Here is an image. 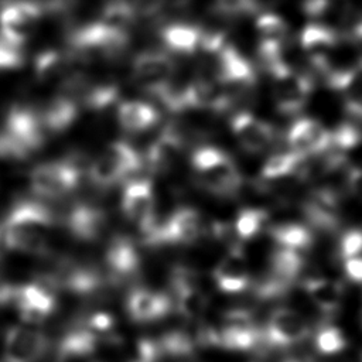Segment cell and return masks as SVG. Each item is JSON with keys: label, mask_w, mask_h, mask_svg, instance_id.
<instances>
[{"label": "cell", "mask_w": 362, "mask_h": 362, "mask_svg": "<svg viewBox=\"0 0 362 362\" xmlns=\"http://www.w3.org/2000/svg\"><path fill=\"white\" fill-rule=\"evenodd\" d=\"M187 109L223 112L230 106V93L223 83L212 78H199L185 85Z\"/></svg>", "instance_id": "5bb4252c"}, {"label": "cell", "mask_w": 362, "mask_h": 362, "mask_svg": "<svg viewBox=\"0 0 362 362\" xmlns=\"http://www.w3.org/2000/svg\"><path fill=\"white\" fill-rule=\"evenodd\" d=\"M361 322H362V311H361Z\"/></svg>", "instance_id": "f35d334b"}, {"label": "cell", "mask_w": 362, "mask_h": 362, "mask_svg": "<svg viewBox=\"0 0 362 362\" xmlns=\"http://www.w3.org/2000/svg\"><path fill=\"white\" fill-rule=\"evenodd\" d=\"M283 362H310L308 359H303V358H296V356H288L286 358Z\"/></svg>", "instance_id": "74e56055"}, {"label": "cell", "mask_w": 362, "mask_h": 362, "mask_svg": "<svg viewBox=\"0 0 362 362\" xmlns=\"http://www.w3.org/2000/svg\"><path fill=\"white\" fill-rule=\"evenodd\" d=\"M117 122L129 133H139L153 127L158 122V112L147 102L126 100L116 110Z\"/></svg>", "instance_id": "d6986e66"}, {"label": "cell", "mask_w": 362, "mask_h": 362, "mask_svg": "<svg viewBox=\"0 0 362 362\" xmlns=\"http://www.w3.org/2000/svg\"><path fill=\"white\" fill-rule=\"evenodd\" d=\"M184 139L173 129L163 130L148 146L147 164L157 173H167L174 168L184 154Z\"/></svg>", "instance_id": "e0dca14e"}, {"label": "cell", "mask_w": 362, "mask_h": 362, "mask_svg": "<svg viewBox=\"0 0 362 362\" xmlns=\"http://www.w3.org/2000/svg\"><path fill=\"white\" fill-rule=\"evenodd\" d=\"M344 270H345V274L348 276L349 280L356 281V283H362V256L345 259Z\"/></svg>", "instance_id": "e575fe53"}, {"label": "cell", "mask_w": 362, "mask_h": 362, "mask_svg": "<svg viewBox=\"0 0 362 362\" xmlns=\"http://www.w3.org/2000/svg\"><path fill=\"white\" fill-rule=\"evenodd\" d=\"M269 222V214L262 208H243L238 212L233 232L242 240H249L256 238L260 232L264 230V226Z\"/></svg>", "instance_id": "d4e9b609"}, {"label": "cell", "mask_w": 362, "mask_h": 362, "mask_svg": "<svg viewBox=\"0 0 362 362\" xmlns=\"http://www.w3.org/2000/svg\"><path fill=\"white\" fill-rule=\"evenodd\" d=\"M304 266L303 256L300 252L277 247V250L270 257V270L269 273L276 279L291 284Z\"/></svg>", "instance_id": "cb8c5ba5"}, {"label": "cell", "mask_w": 362, "mask_h": 362, "mask_svg": "<svg viewBox=\"0 0 362 362\" xmlns=\"http://www.w3.org/2000/svg\"><path fill=\"white\" fill-rule=\"evenodd\" d=\"M339 253L344 259L362 256V229H351L342 235Z\"/></svg>", "instance_id": "1f68e13d"}, {"label": "cell", "mask_w": 362, "mask_h": 362, "mask_svg": "<svg viewBox=\"0 0 362 362\" xmlns=\"http://www.w3.org/2000/svg\"><path fill=\"white\" fill-rule=\"evenodd\" d=\"M315 346L324 355H334L346 346V339L338 327L327 324L317 332Z\"/></svg>", "instance_id": "f546056e"}, {"label": "cell", "mask_w": 362, "mask_h": 362, "mask_svg": "<svg viewBox=\"0 0 362 362\" xmlns=\"http://www.w3.org/2000/svg\"><path fill=\"white\" fill-rule=\"evenodd\" d=\"M310 334V325L293 308H276L263 328L264 341L272 346H291L303 342Z\"/></svg>", "instance_id": "8992f818"}, {"label": "cell", "mask_w": 362, "mask_h": 362, "mask_svg": "<svg viewBox=\"0 0 362 362\" xmlns=\"http://www.w3.org/2000/svg\"><path fill=\"white\" fill-rule=\"evenodd\" d=\"M106 264L113 276L129 277L140 266V255L127 238H116L106 250Z\"/></svg>", "instance_id": "ffe728a7"}, {"label": "cell", "mask_w": 362, "mask_h": 362, "mask_svg": "<svg viewBox=\"0 0 362 362\" xmlns=\"http://www.w3.org/2000/svg\"><path fill=\"white\" fill-rule=\"evenodd\" d=\"M140 165V156L129 143L113 141L95 160L90 175L98 185L110 187L133 174Z\"/></svg>", "instance_id": "7a4b0ae2"}, {"label": "cell", "mask_w": 362, "mask_h": 362, "mask_svg": "<svg viewBox=\"0 0 362 362\" xmlns=\"http://www.w3.org/2000/svg\"><path fill=\"white\" fill-rule=\"evenodd\" d=\"M202 30L185 24V23H174L167 25L163 30V41L167 48L180 54H191L201 48L202 41Z\"/></svg>", "instance_id": "44dd1931"}, {"label": "cell", "mask_w": 362, "mask_h": 362, "mask_svg": "<svg viewBox=\"0 0 362 362\" xmlns=\"http://www.w3.org/2000/svg\"><path fill=\"white\" fill-rule=\"evenodd\" d=\"M192 0H153V6L156 8H170L178 10L187 7Z\"/></svg>", "instance_id": "d590c367"}, {"label": "cell", "mask_w": 362, "mask_h": 362, "mask_svg": "<svg viewBox=\"0 0 362 362\" xmlns=\"http://www.w3.org/2000/svg\"><path fill=\"white\" fill-rule=\"evenodd\" d=\"M205 230L201 214L191 206L175 209L163 222H157L151 233L144 239L150 245H191Z\"/></svg>", "instance_id": "3957f363"}, {"label": "cell", "mask_w": 362, "mask_h": 362, "mask_svg": "<svg viewBox=\"0 0 362 362\" xmlns=\"http://www.w3.org/2000/svg\"><path fill=\"white\" fill-rule=\"evenodd\" d=\"M48 351V335L34 325L13 324L4 332L3 362H40Z\"/></svg>", "instance_id": "5b68a950"}, {"label": "cell", "mask_w": 362, "mask_h": 362, "mask_svg": "<svg viewBox=\"0 0 362 362\" xmlns=\"http://www.w3.org/2000/svg\"><path fill=\"white\" fill-rule=\"evenodd\" d=\"M75 230L85 238L98 236L106 226V216L98 209H81L74 219Z\"/></svg>", "instance_id": "f1b7e54d"}, {"label": "cell", "mask_w": 362, "mask_h": 362, "mask_svg": "<svg viewBox=\"0 0 362 362\" xmlns=\"http://www.w3.org/2000/svg\"><path fill=\"white\" fill-rule=\"evenodd\" d=\"M304 290L322 314L332 315L339 310L344 297L341 281L328 277H311L304 281Z\"/></svg>", "instance_id": "ac0fdd59"}, {"label": "cell", "mask_w": 362, "mask_h": 362, "mask_svg": "<svg viewBox=\"0 0 362 362\" xmlns=\"http://www.w3.org/2000/svg\"><path fill=\"white\" fill-rule=\"evenodd\" d=\"M199 184L218 197H232L242 187V174L233 158L214 146H202L191 156Z\"/></svg>", "instance_id": "6da1fadb"}, {"label": "cell", "mask_w": 362, "mask_h": 362, "mask_svg": "<svg viewBox=\"0 0 362 362\" xmlns=\"http://www.w3.org/2000/svg\"><path fill=\"white\" fill-rule=\"evenodd\" d=\"M215 65V79L225 86L245 88L255 81L252 64L230 44H225L219 51L212 54Z\"/></svg>", "instance_id": "4fadbf2b"}, {"label": "cell", "mask_w": 362, "mask_h": 362, "mask_svg": "<svg viewBox=\"0 0 362 362\" xmlns=\"http://www.w3.org/2000/svg\"><path fill=\"white\" fill-rule=\"evenodd\" d=\"M290 150L303 157L324 154L331 143V130L315 119H297L287 133Z\"/></svg>", "instance_id": "ba28073f"}, {"label": "cell", "mask_w": 362, "mask_h": 362, "mask_svg": "<svg viewBox=\"0 0 362 362\" xmlns=\"http://www.w3.org/2000/svg\"><path fill=\"white\" fill-rule=\"evenodd\" d=\"M215 10L225 17L253 14L259 8L257 0H214Z\"/></svg>", "instance_id": "4dcf8cb0"}, {"label": "cell", "mask_w": 362, "mask_h": 362, "mask_svg": "<svg viewBox=\"0 0 362 362\" xmlns=\"http://www.w3.org/2000/svg\"><path fill=\"white\" fill-rule=\"evenodd\" d=\"M273 81L274 105L283 115L298 113L308 102L314 88L308 75L300 74L291 68L274 76Z\"/></svg>", "instance_id": "52a82bcc"}, {"label": "cell", "mask_w": 362, "mask_h": 362, "mask_svg": "<svg viewBox=\"0 0 362 362\" xmlns=\"http://www.w3.org/2000/svg\"><path fill=\"white\" fill-rule=\"evenodd\" d=\"M173 308L171 297L148 288H134L126 300V310L136 322L146 324L161 320Z\"/></svg>", "instance_id": "9a60e30c"}, {"label": "cell", "mask_w": 362, "mask_h": 362, "mask_svg": "<svg viewBox=\"0 0 362 362\" xmlns=\"http://www.w3.org/2000/svg\"><path fill=\"white\" fill-rule=\"evenodd\" d=\"M132 74L134 81L151 93L173 79L174 62L161 51H144L134 57Z\"/></svg>", "instance_id": "30bf717a"}, {"label": "cell", "mask_w": 362, "mask_h": 362, "mask_svg": "<svg viewBox=\"0 0 362 362\" xmlns=\"http://www.w3.org/2000/svg\"><path fill=\"white\" fill-rule=\"evenodd\" d=\"M157 344L163 356L168 355L174 358H185L194 351V341L184 331H170L164 334Z\"/></svg>", "instance_id": "83f0119b"}, {"label": "cell", "mask_w": 362, "mask_h": 362, "mask_svg": "<svg viewBox=\"0 0 362 362\" xmlns=\"http://www.w3.org/2000/svg\"><path fill=\"white\" fill-rule=\"evenodd\" d=\"M256 33L260 41H270L283 44L288 35V25L286 20L276 13H262L255 21Z\"/></svg>", "instance_id": "4316f807"}, {"label": "cell", "mask_w": 362, "mask_h": 362, "mask_svg": "<svg viewBox=\"0 0 362 362\" xmlns=\"http://www.w3.org/2000/svg\"><path fill=\"white\" fill-rule=\"evenodd\" d=\"M137 11L133 4L124 0L107 3L102 11L100 23L120 31H127L136 21Z\"/></svg>", "instance_id": "484cf974"}, {"label": "cell", "mask_w": 362, "mask_h": 362, "mask_svg": "<svg viewBox=\"0 0 362 362\" xmlns=\"http://www.w3.org/2000/svg\"><path fill=\"white\" fill-rule=\"evenodd\" d=\"M305 161L307 157H303L290 148L286 151L273 153L263 163L260 175L264 180H280L304 168Z\"/></svg>", "instance_id": "7402d4cb"}, {"label": "cell", "mask_w": 362, "mask_h": 362, "mask_svg": "<svg viewBox=\"0 0 362 362\" xmlns=\"http://www.w3.org/2000/svg\"><path fill=\"white\" fill-rule=\"evenodd\" d=\"M300 44L314 68L325 75L331 69L329 58L339 44V35L328 25L311 23L303 28Z\"/></svg>", "instance_id": "8fae6325"}, {"label": "cell", "mask_w": 362, "mask_h": 362, "mask_svg": "<svg viewBox=\"0 0 362 362\" xmlns=\"http://www.w3.org/2000/svg\"><path fill=\"white\" fill-rule=\"evenodd\" d=\"M212 279L221 291L230 294L245 291L252 284L247 260L240 247H230L214 267Z\"/></svg>", "instance_id": "7c38bea8"}, {"label": "cell", "mask_w": 362, "mask_h": 362, "mask_svg": "<svg viewBox=\"0 0 362 362\" xmlns=\"http://www.w3.org/2000/svg\"><path fill=\"white\" fill-rule=\"evenodd\" d=\"M304 214L315 229L332 230L339 221V198L331 188H317L305 198Z\"/></svg>", "instance_id": "2e32d148"}, {"label": "cell", "mask_w": 362, "mask_h": 362, "mask_svg": "<svg viewBox=\"0 0 362 362\" xmlns=\"http://www.w3.org/2000/svg\"><path fill=\"white\" fill-rule=\"evenodd\" d=\"M230 130L238 144L247 153H262L269 148L274 139V127L247 112L236 113L230 120Z\"/></svg>", "instance_id": "9c48e42d"}, {"label": "cell", "mask_w": 362, "mask_h": 362, "mask_svg": "<svg viewBox=\"0 0 362 362\" xmlns=\"http://www.w3.org/2000/svg\"><path fill=\"white\" fill-rule=\"evenodd\" d=\"M122 211L129 222H132L146 239L154 226L156 218V194L150 180L134 178L123 188Z\"/></svg>", "instance_id": "277c9868"}, {"label": "cell", "mask_w": 362, "mask_h": 362, "mask_svg": "<svg viewBox=\"0 0 362 362\" xmlns=\"http://www.w3.org/2000/svg\"><path fill=\"white\" fill-rule=\"evenodd\" d=\"M346 187L352 195L362 199V168H351L346 173Z\"/></svg>", "instance_id": "836d02e7"}, {"label": "cell", "mask_w": 362, "mask_h": 362, "mask_svg": "<svg viewBox=\"0 0 362 362\" xmlns=\"http://www.w3.org/2000/svg\"><path fill=\"white\" fill-rule=\"evenodd\" d=\"M272 239L274 240L277 247L301 253L311 245L313 235L305 225L290 222L274 226L272 229Z\"/></svg>", "instance_id": "603a6c76"}, {"label": "cell", "mask_w": 362, "mask_h": 362, "mask_svg": "<svg viewBox=\"0 0 362 362\" xmlns=\"http://www.w3.org/2000/svg\"><path fill=\"white\" fill-rule=\"evenodd\" d=\"M115 325V318L112 314L105 313V311H98L93 313L88 321H86V328L96 332H109Z\"/></svg>", "instance_id": "d6a6232c"}, {"label": "cell", "mask_w": 362, "mask_h": 362, "mask_svg": "<svg viewBox=\"0 0 362 362\" xmlns=\"http://www.w3.org/2000/svg\"><path fill=\"white\" fill-rule=\"evenodd\" d=\"M346 6H349L352 10L355 11H361L362 10V0H344Z\"/></svg>", "instance_id": "8d00e7d4"}]
</instances>
